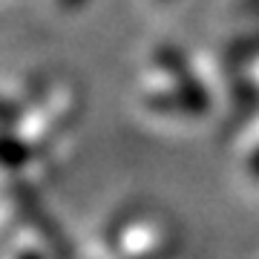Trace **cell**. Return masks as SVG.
Listing matches in <instances>:
<instances>
[{
  "mask_svg": "<svg viewBox=\"0 0 259 259\" xmlns=\"http://www.w3.org/2000/svg\"><path fill=\"white\" fill-rule=\"evenodd\" d=\"M61 3H64V6H78L81 0H61Z\"/></svg>",
  "mask_w": 259,
  "mask_h": 259,
  "instance_id": "obj_1",
  "label": "cell"
}]
</instances>
